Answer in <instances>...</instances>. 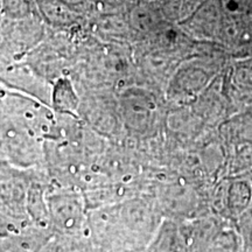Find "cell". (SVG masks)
Instances as JSON below:
<instances>
[{"label":"cell","instance_id":"277c9868","mask_svg":"<svg viewBox=\"0 0 252 252\" xmlns=\"http://www.w3.org/2000/svg\"><path fill=\"white\" fill-rule=\"evenodd\" d=\"M40 8L48 20L55 24H72L76 19V11L69 8L59 0H40Z\"/></svg>","mask_w":252,"mask_h":252},{"label":"cell","instance_id":"8fae6325","mask_svg":"<svg viewBox=\"0 0 252 252\" xmlns=\"http://www.w3.org/2000/svg\"><path fill=\"white\" fill-rule=\"evenodd\" d=\"M250 179H251V180H252V178H250Z\"/></svg>","mask_w":252,"mask_h":252},{"label":"cell","instance_id":"30bf717a","mask_svg":"<svg viewBox=\"0 0 252 252\" xmlns=\"http://www.w3.org/2000/svg\"><path fill=\"white\" fill-rule=\"evenodd\" d=\"M59 1H61L62 4H64L65 6H68L69 8L76 11L78 8L84 7V6H86L88 2H90L91 0H59Z\"/></svg>","mask_w":252,"mask_h":252},{"label":"cell","instance_id":"3957f363","mask_svg":"<svg viewBox=\"0 0 252 252\" xmlns=\"http://www.w3.org/2000/svg\"><path fill=\"white\" fill-rule=\"evenodd\" d=\"M220 203L223 215L236 223L252 206V180L245 176H235L223 182L220 188Z\"/></svg>","mask_w":252,"mask_h":252},{"label":"cell","instance_id":"9c48e42d","mask_svg":"<svg viewBox=\"0 0 252 252\" xmlns=\"http://www.w3.org/2000/svg\"><path fill=\"white\" fill-rule=\"evenodd\" d=\"M96 1L102 6H105V7L116 9L122 7V6H124L125 4H127L128 0H96Z\"/></svg>","mask_w":252,"mask_h":252},{"label":"cell","instance_id":"5b68a950","mask_svg":"<svg viewBox=\"0 0 252 252\" xmlns=\"http://www.w3.org/2000/svg\"><path fill=\"white\" fill-rule=\"evenodd\" d=\"M231 82L241 93L252 94V59L241 60L232 69Z\"/></svg>","mask_w":252,"mask_h":252},{"label":"cell","instance_id":"6da1fadb","mask_svg":"<svg viewBox=\"0 0 252 252\" xmlns=\"http://www.w3.org/2000/svg\"><path fill=\"white\" fill-rule=\"evenodd\" d=\"M225 13L220 0H204L190 17L180 23L194 37L220 42Z\"/></svg>","mask_w":252,"mask_h":252},{"label":"cell","instance_id":"7a4b0ae2","mask_svg":"<svg viewBox=\"0 0 252 252\" xmlns=\"http://www.w3.org/2000/svg\"><path fill=\"white\" fill-rule=\"evenodd\" d=\"M216 67L210 61L191 60L176 70L171 81L169 91L173 96L191 97L206 89L216 74Z\"/></svg>","mask_w":252,"mask_h":252},{"label":"cell","instance_id":"8992f818","mask_svg":"<svg viewBox=\"0 0 252 252\" xmlns=\"http://www.w3.org/2000/svg\"><path fill=\"white\" fill-rule=\"evenodd\" d=\"M243 250L252 251V206L235 223Z\"/></svg>","mask_w":252,"mask_h":252},{"label":"cell","instance_id":"52a82bcc","mask_svg":"<svg viewBox=\"0 0 252 252\" xmlns=\"http://www.w3.org/2000/svg\"><path fill=\"white\" fill-rule=\"evenodd\" d=\"M158 17H159V12L146 7H138L133 14L135 26L145 32L154 31L160 26V20Z\"/></svg>","mask_w":252,"mask_h":252},{"label":"cell","instance_id":"ba28073f","mask_svg":"<svg viewBox=\"0 0 252 252\" xmlns=\"http://www.w3.org/2000/svg\"><path fill=\"white\" fill-rule=\"evenodd\" d=\"M61 86L55 93V104L61 105V108L69 109L75 105V96L72 94L71 88L67 86V82H60Z\"/></svg>","mask_w":252,"mask_h":252}]
</instances>
